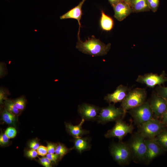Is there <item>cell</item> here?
<instances>
[{
	"mask_svg": "<svg viewBox=\"0 0 167 167\" xmlns=\"http://www.w3.org/2000/svg\"><path fill=\"white\" fill-rule=\"evenodd\" d=\"M76 48L82 53L94 56L106 55L111 48V44L107 45L102 42L94 36L84 41H82L78 36Z\"/></svg>",
	"mask_w": 167,
	"mask_h": 167,
	"instance_id": "cell-1",
	"label": "cell"
},
{
	"mask_svg": "<svg viewBox=\"0 0 167 167\" xmlns=\"http://www.w3.org/2000/svg\"><path fill=\"white\" fill-rule=\"evenodd\" d=\"M109 151L113 160L121 165H128L132 160V152L127 144L121 141L112 144Z\"/></svg>",
	"mask_w": 167,
	"mask_h": 167,
	"instance_id": "cell-2",
	"label": "cell"
},
{
	"mask_svg": "<svg viewBox=\"0 0 167 167\" xmlns=\"http://www.w3.org/2000/svg\"><path fill=\"white\" fill-rule=\"evenodd\" d=\"M135 162L145 161L147 151L145 138L138 132L135 133L127 143Z\"/></svg>",
	"mask_w": 167,
	"mask_h": 167,
	"instance_id": "cell-3",
	"label": "cell"
},
{
	"mask_svg": "<svg viewBox=\"0 0 167 167\" xmlns=\"http://www.w3.org/2000/svg\"><path fill=\"white\" fill-rule=\"evenodd\" d=\"M147 98L145 89L137 88L129 91L121 102V106L125 113L131 109L138 106L144 102Z\"/></svg>",
	"mask_w": 167,
	"mask_h": 167,
	"instance_id": "cell-4",
	"label": "cell"
},
{
	"mask_svg": "<svg viewBox=\"0 0 167 167\" xmlns=\"http://www.w3.org/2000/svg\"><path fill=\"white\" fill-rule=\"evenodd\" d=\"M165 126L157 118H153L139 126L138 132L145 139L154 138L164 130Z\"/></svg>",
	"mask_w": 167,
	"mask_h": 167,
	"instance_id": "cell-5",
	"label": "cell"
},
{
	"mask_svg": "<svg viewBox=\"0 0 167 167\" xmlns=\"http://www.w3.org/2000/svg\"><path fill=\"white\" fill-rule=\"evenodd\" d=\"M129 110L135 123L138 126L153 118V112L149 102L147 101Z\"/></svg>",
	"mask_w": 167,
	"mask_h": 167,
	"instance_id": "cell-6",
	"label": "cell"
},
{
	"mask_svg": "<svg viewBox=\"0 0 167 167\" xmlns=\"http://www.w3.org/2000/svg\"><path fill=\"white\" fill-rule=\"evenodd\" d=\"M125 114L122 107L117 108L114 105L110 104L101 109L96 121L98 123L105 124L122 118Z\"/></svg>",
	"mask_w": 167,
	"mask_h": 167,
	"instance_id": "cell-7",
	"label": "cell"
},
{
	"mask_svg": "<svg viewBox=\"0 0 167 167\" xmlns=\"http://www.w3.org/2000/svg\"><path fill=\"white\" fill-rule=\"evenodd\" d=\"M115 121V124L113 128L108 131L105 134L106 138L115 137L121 141L127 134L132 133L134 127L132 124H126L122 118Z\"/></svg>",
	"mask_w": 167,
	"mask_h": 167,
	"instance_id": "cell-8",
	"label": "cell"
},
{
	"mask_svg": "<svg viewBox=\"0 0 167 167\" xmlns=\"http://www.w3.org/2000/svg\"><path fill=\"white\" fill-rule=\"evenodd\" d=\"M149 103L154 115V118L161 117L167 110V103L165 99L159 96L156 93L153 92Z\"/></svg>",
	"mask_w": 167,
	"mask_h": 167,
	"instance_id": "cell-9",
	"label": "cell"
},
{
	"mask_svg": "<svg viewBox=\"0 0 167 167\" xmlns=\"http://www.w3.org/2000/svg\"><path fill=\"white\" fill-rule=\"evenodd\" d=\"M100 109L95 105L85 103L79 106L78 112L82 119L94 121L96 120Z\"/></svg>",
	"mask_w": 167,
	"mask_h": 167,
	"instance_id": "cell-10",
	"label": "cell"
},
{
	"mask_svg": "<svg viewBox=\"0 0 167 167\" xmlns=\"http://www.w3.org/2000/svg\"><path fill=\"white\" fill-rule=\"evenodd\" d=\"M145 141L147 147L145 162L146 163H148L160 155L162 152L163 149L157 143L154 138L145 139Z\"/></svg>",
	"mask_w": 167,
	"mask_h": 167,
	"instance_id": "cell-11",
	"label": "cell"
},
{
	"mask_svg": "<svg viewBox=\"0 0 167 167\" xmlns=\"http://www.w3.org/2000/svg\"><path fill=\"white\" fill-rule=\"evenodd\" d=\"M167 79L162 75H158L152 73L146 74L138 76L136 81L144 84L150 88H153L156 85L164 83Z\"/></svg>",
	"mask_w": 167,
	"mask_h": 167,
	"instance_id": "cell-12",
	"label": "cell"
},
{
	"mask_svg": "<svg viewBox=\"0 0 167 167\" xmlns=\"http://www.w3.org/2000/svg\"><path fill=\"white\" fill-rule=\"evenodd\" d=\"M129 91L126 86L121 84L118 86L114 92L109 94L104 97V100L109 103L115 104L122 102L124 99Z\"/></svg>",
	"mask_w": 167,
	"mask_h": 167,
	"instance_id": "cell-13",
	"label": "cell"
},
{
	"mask_svg": "<svg viewBox=\"0 0 167 167\" xmlns=\"http://www.w3.org/2000/svg\"><path fill=\"white\" fill-rule=\"evenodd\" d=\"M113 7L114 12V17L119 21L123 20L133 12L129 5L122 1Z\"/></svg>",
	"mask_w": 167,
	"mask_h": 167,
	"instance_id": "cell-14",
	"label": "cell"
},
{
	"mask_svg": "<svg viewBox=\"0 0 167 167\" xmlns=\"http://www.w3.org/2000/svg\"><path fill=\"white\" fill-rule=\"evenodd\" d=\"M86 0H82L78 5L72 8L60 17L61 19H76L78 21L79 25V30L78 34V35H79L80 28L81 26L80 21L82 14V7Z\"/></svg>",
	"mask_w": 167,
	"mask_h": 167,
	"instance_id": "cell-15",
	"label": "cell"
},
{
	"mask_svg": "<svg viewBox=\"0 0 167 167\" xmlns=\"http://www.w3.org/2000/svg\"><path fill=\"white\" fill-rule=\"evenodd\" d=\"M84 121L85 120L82 119L79 124L76 125H74L69 123H66L65 125L66 130L68 133L74 138L82 137L83 135L89 133L88 131L82 128V126Z\"/></svg>",
	"mask_w": 167,
	"mask_h": 167,
	"instance_id": "cell-16",
	"label": "cell"
},
{
	"mask_svg": "<svg viewBox=\"0 0 167 167\" xmlns=\"http://www.w3.org/2000/svg\"><path fill=\"white\" fill-rule=\"evenodd\" d=\"M128 4L133 12L148 11L150 10L148 0H129Z\"/></svg>",
	"mask_w": 167,
	"mask_h": 167,
	"instance_id": "cell-17",
	"label": "cell"
},
{
	"mask_svg": "<svg viewBox=\"0 0 167 167\" xmlns=\"http://www.w3.org/2000/svg\"><path fill=\"white\" fill-rule=\"evenodd\" d=\"M74 138L73 148L79 153H81L91 148V146L88 138L81 137Z\"/></svg>",
	"mask_w": 167,
	"mask_h": 167,
	"instance_id": "cell-18",
	"label": "cell"
},
{
	"mask_svg": "<svg viewBox=\"0 0 167 167\" xmlns=\"http://www.w3.org/2000/svg\"><path fill=\"white\" fill-rule=\"evenodd\" d=\"M113 21L112 18L105 14L103 11H101L100 20L101 28L105 31H110L113 28Z\"/></svg>",
	"mask_w": 167,
	"mask_h": 167,
	"instance_id": "cell-19",
	"label": "cell"
},
{
	"mask_svg": "<svg viewBox=\"0 0 167 167\" xmlns=\"http://www.w3.org/2000/svg\"><path fill=\"white\" fill-rule=\"evenodd\" d=\"M154 139L163 149L167 150V130H164Z\"/></svg>",
	"mask_w": 167,
	"mask_h": 167,
	"instance_id": "cell-20",
	"label": "cell"
},
{
	"mask_svg": "<svg viewBox=\"0 0 167 167\" xmlns=\"http://www.w3.org/2000/svg\"><path fill=\"white\" fill-rule=\"evenodd\" d=\"M2 118L7 124L15 126L16 122L15 115L7 110L5 109L2 113Z\"/></svg>",
	"mask_w": 167,
	"mask_h": 167,
	"instance_id": "cell-21",
	"label": "cell"
},
{
	"mask_svg": "<svg viewBox=\"0 0 167 167\" xmlns=\"http://www.w3.org/2000/svg\"><path fill=\"white\" fill-rule=\"evenodd\" d=\"M4 102L6 109L7 110L15 115L19 113L20 110L16 107L14 101L6 99Z\"/></svg>",
	"mask_w": 167,
	"mask_h": 167,
	"instance_id": "cell-22",
	"label": "cell"
},
{
	"mask_svg": "<svg viewBox=\"0 0 167 167\" xmlns=\"http://www.w3.org/2000/svg\"><path fill=\"white\" fill-rule=\"evenodd\" d=\"M73 149V148L71 149H68L66 148L63 145L59 143L56 145L55 150V153L58 155L61 159L69 151Z\"/></svg>",
	"mask_w": 167,
	"mask_h": 167,
	"instance_id": "cell-23",
	"label": "cell"
},
{
	"mask_svg": "<svg viewBox=\"0 0 167 167\" xmlns=\"http://www.w3.org/2000/svg\"><path fill=\"white\" fill-rule=\"evenodd\" d=\"M14 103L17 108L20 110H23L25 106V101L23 97H21L16 99Z\"/></svg>",
	"mask_w": 167,
	"mask_h": 167,
	"instance_id": "cell-24",
	"label": "cell"
},
{
	"mask_svg": "<svg viewBox=\"0 0 167 167\" xmlns=\"http://www.w3.org/2000/svg\"><path fill=\"white\" fill-rule=\"evenodd\" d=\"M148 2L150 10L154 12H156L159 6V0H148Z\"/></svg>",
	"mask_w": 167,
	"mask_h": 167,
	"instance_id": "cell-25",
	"label": "cell"
},
{
	"mask_svg": "<svg viewBox=\"0 0 167 167\" xmlns=\"http://www.w3.org/2000/svg\"><path fill=\"white\" fill-rule=\"evenodd\" d=\"M157 94L165 99H167V87H159L156 89Z\"/></svg>",
	"mask_w": 167,
	"mask_h": 167,
	"instance_id": "cell-26",
	"label": "cell"
},
{
	"mask_svg": "<svg viewBox=\"0 0 167 167\" xmlns=\"http://www.w3.org/2000/svg\"><path fill=\"white\" fill-rule=\"evenodd\" d=\"M5 133L9 139H12L15 136L17 132L15 128L10 127L6 129Z\"/></svg>",
	"mask_w": 167,
	"mask_h": 167,
	"instance_id": "cell-27",
	"label": "cell"
},
{
	"mask_svg": "<svg viewBox=\"0 0 167 167\" xmlns=\"http://www.w3.org/2000/svg\"><path fill=\"white\" fill-rule=\"evenodd\" d=\"M46 157L51 162L56 164L58 160H61L60 156L56 153H48L46 155Z\"/></svg>",
	"mask_w": 167,
	"mask_h": 167,
	"instance_id": "cell-28",
	"label": "cell"
},
{
	"mask_svg": "<svg viewBox=\"0 0 167 167\" xmlns=\"http://www.w3.org/2000/svg\"><path fill=\"white\" fill-rule=\"evenodd\" d=\"M38 155L44 156L48 154V151L47 147L43 146H40L36 150Z\"/></svg>",
	"mask_w": 167,
	"mask_h": 167,
	"instance_id": "cell-29",
	"label": "cell"
},
{
	"mask_svg": "<svg viewBox=\"0 0 167 167\" xmlns=\"http://www.w3.org/2000/svg\"><path fill=\"white\" fill-rule=\"evenodd\" d=\"M39 161L41 165L45 167H51V162L46 157L40 158Z\"/></svg>",
	"mask_w": 167,
	"mask_h": 167,
	"instance_id": "cell-30",
	"label": "cell"
},
{
	"mask_svg": "<svg viewBox=\"0 0 167 167\" xmlns=\"http://www.w3.org/2000/svg\"><path fill=\"white\" fill-rule=\"evenodd\" d=\"M9 138L5 133L1 134L0 136V144L4 146L6 145L9 143Z\"/></svg>",
	"mask_w": 167,
	"mask_h": 167,
	"instance_id": "cell-31",
	"label": "cell"
},
{
	"mask_svg": "<svg viewBox=\"0 0 167 167\" xmlns=\"http://www.w3.org/2000/svg\"><path fill=\"white\" fill-rule=\"evenodd\" d=\"M26 155L28 157L32 159L36 158L38 154L36 150L31 149L26 152Z\"/></svg>",
	"mask_w": 167,
	"mask_h": 167,
	"instance_id": "cell-32",
	"label": "cell"
},
{
	"mask_svg": "<svg viewBox=\"0 0 167 167\" xmlns=\"http://www.w3.org/2000/svg\"><path fill=\"white\" fill-rule=\"evenodd\" d=\"M57 145L51 143H49L47 144V148L48 153H55V150Z\"/></svg>",
	"mask_w": 167,
	"mask_h": 167,
	"instance_id": "cell-33",
	"label": "cell"
},
{
	"mask_svg": "<svg viewBox=\"0 0 167 167\" xmlns=\"http://www.w3.org/2000/svg\"><path fill=\"white\" fill-rule=\"evenodd\" d=\"M6 91L3 88H1L0 89V103L2 104L3 103L4 101L6 99Z\"/></svg>",
	"mask_w": 167,
	"mask_h": 167,
	"instance_id": "cell-34",
	"label": "cell"
},
{
	"mask_svg": "<svg viewBox=\"0 0 167 167\" xmlns=\"http://www.w3.org/2000/svg\"><path fill=\"white\" fill-rule=\"evenodd\" d=\"M38 142L36 140H33L29 143V146L31 149L36 150L39 146Z\"/></svg>",
	"mask_w": 167,
	"mask_h": 167,
	"instance_id": "cell-35",
	"label": "cell"
},
{
	"mask_svg": "<svg viewBox=\"0 0 167 167\" xmlns=\"http://www.w3.org/2000/svg\"><path fill=\"white\" fill-rule=\"evenodd\" d=\"M161 117L162 119L161 122L165 126H167V110L164 113Z\"/></svg>",
	"mask_w": 167,
	"mask_h": 167,
	"instance_id": "cell-36",
	"label": "cell"
},
{
	"mask_svg": "<svg viewBox=\"0 0 167 167\" xmlns=\"http://www.w3.org/2000/svg\"><path fill=\"white\" fill-rule=\"evenodd\" d=\"M5 70L4 64L2 63L0 64V76L2 77L5 74Z\"/></svg>",
	"mask_w": 167,
	"mask_h": 167,
	"instance_id": "cell-37",
	"label": "cell"
},
{
	"mask_svg": "<svg viewBox=\"0 0 167 167\" xmlns=\"http://www.w3.org/2000/svg\"><path fill=\"white\" fill-rule=\"evenodd\" d=\"M109 2L113 7L117 4L122 1V0H108Z\"/></svg>",
	"mask_w": 167,
	"mask_h": 167,
	"instance_id": "cell-38",
	"label": "cell"
},
{
	"mask_svg": "<svg viewBox=\"0 0 167 167\" xmlns=\"http://www.w3.org/2000/svg\"><path fill=\"white\" fill-rule=\"evenodd\" d=\"M122 1L124 2L127 3H129V0H122Z\"/></svg>",
	"mask_w": 167,
	"mask_h": 167,
	"instance_id": "cell-39",
	"label": "cell"
},
{
	"mask_svg": "<svg viewBox=\"0 0 167 167\" xmlns=\"http://www.w3.org/2000/svg\"><path fill=\"white\" fill-rule=\"evenodd\" d=\"M165 100H166V102H167V99H165Z\"/></svg>",
	"mask_w": 167,
	"mask_h": 167,
	"instance_id": "cell-40",
	"label": "cell"
}]
</instances>
